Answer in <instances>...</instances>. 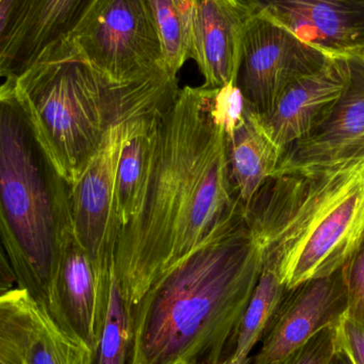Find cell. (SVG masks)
Returning a JSON list of instances; mask_svg holds the SVG:
<instances>
[{"instance_id": "obj_7", "label": "cell", "mask_w": 364, "mask_h": 364, "mask_svg": "<svg viewBox=\"0 0 364 364\" xmlns=\"http://www.w3.org/2000/svg\"><path fill=\"white\" fill-rule=\"evenodd\" d=\"M178 89L173 87L122 115L109 128L97 153L72 186L73 231L100 269L114 257L121 229L115 213V183L124 144L143 117Z\"/></svg>"}, {"instance_id": "obj_8", "label": "cell", "mask_w": 364, "mask_h": 364, "mask_svg": "<svg viewBox=\"0 0 364 364\" xmlns=\"http://www.w3.org/2000/svg\"><path fill=\"white\" fill-rule=\"evenodd\" d=\"M329 58L286 28L252 15L244 36L237 85L246 102L265 117L293 81L320 70Z\"/></svg>"}, {"instance_id": "obj_18", "label": "cell", "mask_w": 364, "mask_h": 364, "mask_svg": "<svg viewBox=\"0 0 364 364\" xmlns=\"http://www.w3.org/2000/svg\"><path fill=\"white\" fill-rule=\"evenodd\" d=\"M132 306L115 271L114 258L105 272L102 326L94 364H126L132 338Z\"/></svg>"}, {"instance_id": "obj_2", "label": "cell", "mask_w": 364, "mask_h": 364, "mask_svg": "<svg viewBox=\"0 0 364 364\" xmlns=\"http://www.w3.org/2000/svg\"><path fill=\"white\" fill-rule=\"evenodd\" d=\"M261 269L262 248L244 216L160 278L134 306L126 364L222 363L232 354Z\"/></svg>"}, {"instance_id": "obj_16", "label": "cell", "mask_w": 364, "mask_h": 364, "mask_svg": "<svg viewBox=\"0 0 364 364\" xmlns=\"http://www.w3.org/2000/svg\"><path fill=\"white\" fill-rule=\"evenodd\" d=\"M227 138L233 186L239 198L247 205L275 174L282 149L273 142L260 115L248 102L243 121Z\"/></svg>"}, {"instance_id": "obj_13", "label": "cell", "mask_w": 364, "mask_h": 364, "mask_svg": "<svg viewBox=\"0 0 364 364\" xmlns=\"http://www.w3.org/2000/svg\"><path fill=\"white\" fill-rule=\"evenodd\" d=\"M252 16L242 0H195L190 59L203 75L207 89L235 83L244 36Z\"/></svg>"}, {"instance_id": "obj_20", "label": "cell", "mask_w": 364, "mask_h": 364, "mask_svg": "<svg viewBox=\"0 0 364 364\" xmlns=\"http://www.w3.org/2000/svg\"><path fill=\"white\" fill-rule=\"evenodd\" d=\"M26 291L13 289L0 296V364H25L28 348L44 324Z\"/></svg>"}, {"instance_id": "obj_22", "label": "cell", "mask_w": 364, "mask_h": 364, "mask_svg": "<svg viewBox=\"0 0 364 364\" xmlns=\"http://www.w3.org/2000/svg\"><path fill=\"white\" fill-rule=\"evenodd\" d=\"M25 364H94L91 350L57 331L45 320L28 348Z\"/></svg>"}, {"instance_id": "obj_3", "label": "cell", "mask_w": 364, "mask_h": 364, "mask_svg": "<svg viewBox=\"0 0 364 364\" xmlns=\"http://www.w3.org/2000/svg\"><path fill=\"white\" fill-rule=\"evenodd\" d=\"M245 220L288 290L336 273L364 232V156L275 175Z\"/></svg>"}, {"instance_id": "obj_28", "label": "cell", "mask_w": 364, "mask_h": 364, "mask_svg": "<svg viewBox=\"0 0 364 364\" xmlns=\"http://www.w3.org/2000/svg\"><path fill=\"white\" fill-rule=\"evenodd\" d=\"M16 284L14 272L9 262L4 248L0 245V296L10 292Z\"/></svg>"}, {"instance_id": "obj_5", "label": "cell", "mask_w": 364, "mask_h": 364, "mask_svg": "<svg viewBox=\"0 0 364 364\" xmlns=\"http://www.w3.org/2000/svg\"><path fill=\"white\" fill-rule=\"evenodd\" d=\"M41 141L70 186L128 111L178 87L168 75L119 85L59 46L14 79Z\"/></svg>"}, {"instance_id": "obj_14", "label": "cell", "mask_w": 364, "mask_h": 364, "mask_svg": "<svg viewBox=\"0 0 364 364\" xmlns=\"http://www.w3.org/2000/svg\"><path fill=\"white\" fill-rule=\"evenodd\" d=\"M346 58H329L312 74L293 81L276 102L263 126L280 149L301 140L324 121L346 92Z\"/></svg>"}, {"instance_id": "obj_12", "label": "cell", "mask_w": 364, "mask_h": 364, "mask_svg": "<svg viewBox=\"0 0 364 364\" xmlns=\"http://www.w3.org/2000/svg\"><path fill=\"white\" fill-rule=\"evenodd\" d=\"M348 82L328 117L282 151L275 175L364 156V55L346 57Z\"/></svg>"}, {"instance_id": "obj_25", "label": "cell", "mask_w": 364, "mask_h": 364, "mask_svg": "<svg viewBox=\"0 0 364 364\" xmlns=\"http://www.w3.org/2000/svg\"><path fill=\"white\" fill-rule=\"evenodd\" d=\"M337 346V326L325 327L301 348L274 364H329Z\"/></svg>"}, {"instance_id": "obj_23", "label": "cell", "mask_w": 364, "mask_h": 364, "mask_svg": "<svg viewBox=\"0 0 364 364\" xmlns=\"http://www.w3.org/2000/svg\"><path fill=\"white\" fill-rule=\"evenodd\" d=\"M245 97L235 83L214 89L211 100V117L227 136L239 127L245 113Z\"/></svg>"}, {"instance_id": "obj_29", "label": "cell", "mask_w": 364, "mask_h": 364, "mask_svg": "<svg viewBox=\"0 0 364 364\" xmlns=\"http://www.w3.org/2000/svg\"><path fill=\"white\" fill-rule=\"evenodd\" d=\"M337 350H336L335 355H333V359H331V363L329 364H355L354 361L350 358V355L339 346L337 340Z\"/></svg>"}, {"instance_id": "obj_4", "label": "cell", "mask_w": 364, "mask_h": 364, "mask_svg": "<svg viewBox=\"0 0 364 364\" xmlns=\"http://www.w3.org/2000/svg\"><path fill=\"white\" fill-rule=\"evenodd\" d=\"M72 186L41 141L14 79L0 85V245L45 320L73 231Z\"/></svg>"}, {"instance_id": "obj_10", "label": "cell", "mask_w": 364, "mask_h": 364, "mask_svg": "<svg viewBox=\"0 0 364 364\" xmlns=\"http://www.w3.org/2000/svg\"><path fill=\"white\" fill-rule=\"evenodd\" d=\"M331 58L364 55V0H242Z\"/></svg>"}, {"instance_id": "obj_26", "label": "cell", "mask_w": 364, "mask_h": 364, "mask_svg": "<svg viewBox=\"0 0 364 364\" xmlns=\"http://www.w3.org/2000/svg\"><path fill=\"white\" fill-rule=\"evenodd\" d=\"M30 4L31 0H0V62Z\"/></svg>"}, {"instance_id": "obj_17", "label": "cell", "mask_w": 364, "mask_h": 364, "mask_svg": "<svg viewBox=\"0 0 364 364\" xmlns=\"http://www.w3.org/2000/svg\"><path fill=\"white\" fill-rule=\"evenodd\" d=\"M174 95L149 111L124 144L115 183V213L121 228L140 209L153 162L158 113Z\"/></svg>"}, {"instance_id": "obj_9", "label": "cell", "mask_w": 364, "mask_h": 364, "mask_svg": "<svg viewBox=\"0 0 364 364\" xmlns=\"http://www.w3.org/2000/svg\"><path fill=\"white\" fill-rule=\"evenodd\" d=\"M348 310V294L342 269L290 289L252 364L278 363L325 327L337 326Z\"/></svg>"}, {"instance_id": "obj_1", "label": "cell", "mask_w": 364, "mask_h": 364, "mask_svg": "<svg viewBox=\"0 0 364 364\" xmlns=\"http://www.w3.org/2000/svg\"><path fill=\"white\" fill-rule=\"evenodd\" d=\"M213 93L186 85L158 113L144 197L115 246V271L132 308L160 278L245 216L231 179L228 138L211 117Z\"/></svg>"}, {"instance_id": "obj_19", "label": "cell", "mask_w": 364, "mask_h": 364, "mask_svg": "<svg viewBox=\"0 0 364 364\" xmlns=\"http://www.w3.org/2000/svg\"><path fill=\"white\" fill-rule=\"evenodd\" d=\"M287 291L277 267L262 262L258 282L233 337V356L250 357L255 346L262 341Z\"/></svg>"}, {"instance_id": "obj_24", "label": "cell", "mask_w": 364, "mask_h": 364, "mask_svg": "<svg viewBox=\"0 0 364 364\" xmlns=\"http://www.w3.org/2000/svg\"><path fill=\"white\" fill-rule=\"evenodd\" d=\"M341 269L348 294V316L364 325V232Z\"/></svg>"}, {"instance_id": "obj_11", "label": "cell", "mask_w": 364, "mask_h": 364, "mask_svg": "<svg viewBox=\"0 0 364 364\" xmlns=\"http://www.w3.org/2000/svg\"><path fill=\"white\" fill-rule=\"evenodd\" d=\"M106 267H96L73 232L66 240L49 293L46 321L93 355L102 326Z\"/></svg>"}, {"instance_id": "obj_15", "label": "cell", "mask_w": 364, "mask_h": 364, "mask_svg": "<svg viewBox=\"0 0 364 364\" xmlns=\"http://www.w3.org/2000/svg\"><path fill=\"white\" fill-rule=\"evenodd\" d=\"M97 0H31L0 62V79H16L46 51L65 44Z\"/></svg>"}, {"instance_id": "obj_21", "label": "cell", "mask_w": 364, "mask_h": 364, "mask_svg": "<svg viewBox=\"0 0 364 364\" xmlns=\"http://www.w3.org/2000/svg\"><path fill=\"white\" fill-rule=\"evenodd\" d=\"M155 21L164 70L172 78L190 59L195 0H146Z\"/></svg>"}, {"instance_id": "obj_6", "label": "cell", "mask_w": 364, "mask_h": 364, "mask_svg": "<svg viewBox=\"0 0 364 364\" xmlns=\"http://www.w3.org/2000/svg\"><path fill=\"white\" fill-rule=\"evenodd\" d=\"M61 46L119 85L168 75L146 0H97Z\"/></svg>"}, {"instance_id": "obj_27", "label": "cell", "mask_w": 364, "mask_h": 364, "mask_svg": "<svg viewBox=\"0 0 364 364\" xmlns=\"http://www.w3.org/2000/svg\"><path fill=\"white\" fill-rule=\"evenodd\" d=\"M337 340L355 364H364L363 324L346 314L337 325Z\"/></svg>"}, {"instance_id": "obj_30", "label": "cell", "mask_w": 364, "mask_h": 364, "mask_svg": "<svg viewBox=\"0 0 364 364\" xmlns=\"http://www.w3.org/2000/svg\"><path fill=\"white\" fill-rule=\"evenodd\" d=\"M250 363H252V359H250V357H246V358H243V357H235L231 354L230 356L225 358L220 364H250Z\"/></svg>"}]
</instances>
